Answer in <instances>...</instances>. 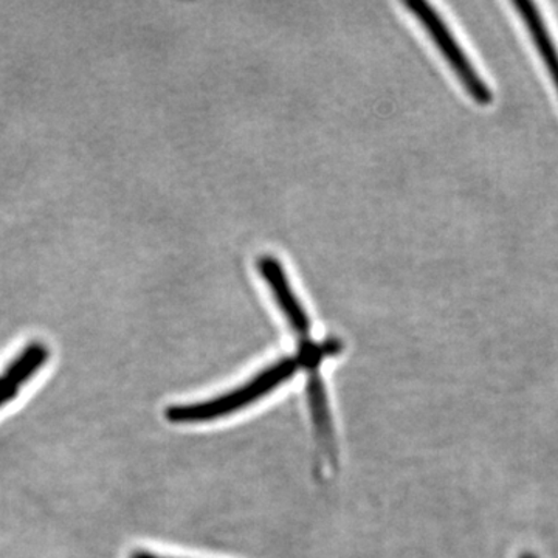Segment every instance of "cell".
I'll use <instances>...</instances> for the list:
<instances>
[{
    "mask_svg": "<svg viewBox=\"0 0 558 558\" xmlns=\"http://www.w3.org/2000/svg\"><path fill=\"white\" fill-rule=\"evenodd\" d=\"M300 366L301 363L296 357L279 360L247 384L227 395L205 400V402L190 403V405L170 407L167 411L168 421L174 424H202V422L230 416L277 389L282 381L289 380Z\"/></svg>",
    "mask_w": 558,
    "mask_h": 558,
    "instance_id": "cell-1",
    "label": "cell"
},
{
    "mask_svg": "<svg viewBox=\"0 0 558 558\" xmlns=\"http://www.w3.org/2000/svg\"><path fill=\"white\" fill-rule=\"evenodd\" d=\"M403 5L411 11L414 17L421 22L422 27L427 31L436 46L439 47L440 53L449 61L450 68L454 70L462 86L469 92L470 97L478 105L487 106L492 102V92L487 84L481 80L478 72L470 64L469 58L464 51L458 46L457 39L451 35L449 27L442 17L432 9V5L422 0H405Z\"/></svg>",
    "mask_w": 558,
    "mask_h": 558,
    "instance_id": "cell-2",
    "label": "cell"
},
{
    "mask_svg": "<svg viewBox=\"0 0 558 558\" xmlns=\"http://www.w3.org/2000/svg\"><path fill=\"white\" fill-rule=\"evenodd\" d=\"M258 270L260 277L269 286L270 292L274 293L279 311L288 318L290 328L296 333V337H300L301 341L311 340V319L307 317L304 307L301 306L300 300L293 293L288 274L282 269L281 263L274 256H260Z\"/></svg>",
    "mask_w": 558,
    "mask_h": 558,
    "instance_id": "cell-3",
    "label": "cell"
},
{
    "mask_svg": "<svg viewBox=\"0 0 558 558\" xmlns=\"http://www.w3.org/2000/svg\"><path fill=\"white\" fill-rule=\"evenodd\" d=\"M49 359V351L44 344H31L24 352L14 360L9 369L0 377V407L9 403L17 395L22 384L31 380L36 373Z\"/></svg>",
    "mask_w": 558,
    "mask_h": 558,
    "instance_id": "cell-4",
    "label": "cell"
},
{
    "mask_svg": "<svg viewBox=\"0 0 558 558\" xmlns=\"http://www.w3.org/2000/svg\"><path fill=\"white\" fill-rule=\"evenodd\" d=\"M512 5L515 7L521 20L526 24L527 31L531 33L532 39H534L535 46H537L558 92V53L548 28L545 27L542 14L538 13L537 7L532 2L513 0Z\"/></svg>",
    "mask_w": 558,
    "mask_h": 558,
    "instance_id": "cell-5",
    "label": "cell"
},
{
    "mask_svg": "<svg viewBox=\"0 0 558 558\" xmlns=\"http://www.w3.org/2000/svg\"><path fill=\"white\" fill-rule=\"evenodd\" d=\"M307 391H310L312 417H314L318 438L322 440L326 453H328L330 458H333L336 447H333L332 424H330L328 400H326L325 387H323L322 377L318 376L317 371H312Z\"/></svg>",
    "mask_w": 558,
    "mask_h": 558,
    "instance_id": "cell-6",
    "label": "cell"
},
{
    "mask_svg": "<svg viewBox=\"0 0 558 558\" xmlns=\"http://www.w3.org/2000/svg\"><path fill=\"white\" fill-rule=\"evenodd\" d=\"M131 558H167V557H159L156 556V554L145 553V550H140V553L132 554Z\"/></svg>",
    "mask_w": 558,
    "mask_h": 558,
    "instance_id": "cell-7",
    "label": "cell"
},
{
    "mask_svg": "<svg viewBox=\"0 0 558 558\" xmlns=\"http://www.w3.org/2000/svg\"><path fill=\"white\" fill-rule=\"evenodd\" d=\"M520 558H538V557L532 553H524L523 556H520Z\"/></svg>",
    "mask_w": 558,
    "mask_h": 558,
    "instance_id": "cell-8",
    "label": "cell"
}]
</instances>
